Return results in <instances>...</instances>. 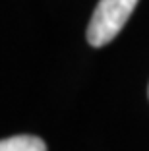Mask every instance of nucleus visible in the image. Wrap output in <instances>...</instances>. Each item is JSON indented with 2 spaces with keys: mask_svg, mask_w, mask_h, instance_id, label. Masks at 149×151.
I'll list each match as a JSON object with an SVG mask.
<instances>
[{
  "mask_svg": "<svg viewBox=\"0 0 149 151\" xmlns=\"http://www.w3.org/2000/svg\"><path fill=\"white\" fill-rule=\"evenodd\" d=\"M137 0H99L87 25V43L91 47H105L122 31V27L136 10Z\"/></svg>",
  "mask_w": 149,
  "mask_h": 151,
  "instance_id": "1",
  "label": "nucleus"
},
{
  "mask_svg": "<svg viewBox=\"0 0 149 151\" xmlns=\"http://www.w3.org/2000/svg\"><path fill=\"white\" fill-rule=\"evenodd\" d=\"M0 151H47V145L37 136H12L2 139Z\"/></svg>",
  "mask_w": 149,
  "mask_h": 151,
  "instance_id": "2",
  "label": "nucleus"
},
{
  "mask_svg": "<svg viewBox=\"0 0 149 151\" xmlns=\"http://www.w3.org/2000/svg\"><path fill=\"white\" fill-rule=\"evenodd\" d=\"M147 93H149V91H147Z\"/></svg>",
  "mask_w": 149,
  "mask_h": 151,
  "instance_id": "3",
  "label": "nucleus"
}]
</instances>
